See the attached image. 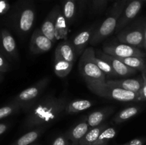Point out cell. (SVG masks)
I'll return each instance as SVG.
<instances>
[{
	"label": "cell",
	"instance_id": "1",
	"mask_svg": "<svg viewBox=\"0 0 146 145\" xmlns=\"http://www.w3.org/2000/svg\"><path fill=\"white\" fill-rule=\"evenodd\" d=\"M68 102V98L65 96L47 95L41 97L26 112L24 128L31 129L38 127H48L65 113Z\"/></svg>",
	"mask_w": 146,
	"mask_h": 145
},
{
	"label": "cell",
	"instance_id": "2",
	"mask_svg": "<svg viewBox=\"0 0 146 145\" xmlns=\"http://www.w3.org/2000/svg\"><path fill=\"white\" fill-rule=\"evenodd\" d=\"M128 1V0H118L114 3L104 21L96 28L89 43L91 45H97L115 32L118 20Z\"/></svg>",
	"mask_w": 146,
	"mask_h": 145
},
{
	"label": "cell",
	"instance_id": "3",
	"mask_svg": "<svg viewBox=\"0 0 146 145\" xmlns=\"http://www.w3.org/2000/svg\"><path fill=\"white\" fill-rule=\"evenodd\" d=\"M36 11L32 3L29 0H20L12 14L13 26L19 35L27 36L33 28Z\"/></svg>",
	"mask_w": 146,
	"mask_h": 145
},
{
	"label": "cell",
	"instance_id": "4",
	"mask_svg": "<svg viewBox=\"0 0 146 145\" xmlns=\"http://www.w3.org/2000/svg\"><path fill=\"white\" fill-rule=\"evenodd\" d=\"M95 53L94 48H86L78 63V70L87 86L104 83L107 80L106 75L93 61V55Z\"/></svg>",
	"mask_w": 146,
	"mask_h": 145
},
{
	"label": "cell",
	"instance_id": "5",
	"mask_svg": "<svg viewBox=\"0 0 146 145\" xmlns=\"http://www.w3.org/2000/svg\"><path fill=\"white\" fill-rule=\"evenodd\" d=\"M88 89L96 95L122 102H141L140 93L124 90L108 82L88 86Z\"/></svg>",
	"mask_w": 146,
	"mask_h": 145
},
{
	"label": "cell",
	"instance_id": "6",
	"mask_svg": "<svg viewBox=\"0 0 146 145\" xmlns=\"http://www.w3.org/2000/svg\"><path fill=\"white\" fill-rule=\"evenodd\" d=\"M49 77H44L29 86L23 90L18 94L11 102L19 105L21 110L27 112L30 107L41 98L43 92L49 84Z\"/></svg>",
	"mask_w": 146,
	"mask_h": 145
},
{
	"label": "cell",
	"instance_id": "7",
	"mask_svg": "<svg viewBox=\"0 0 146 145\" xmlns=\"http://www.w3.org/2000/svg\"><path fill=\"white\" fill-rule=\"evenodd\" d=\"M117 39L123 44L143 48L144 24L135 23L133 25L125 27L117 33Z\"/></svg>",
	"mask_w": 146,
	"mask_h": 145
},
{
	"label": "cell",
	"instance_id": "8",
	"mask_svg": "<svg viewBox=\"0 0 146 145\" xmlns=\"http://www.w3.org/2000/svg\"><path fill=\"white\" fill-rule=\"evenodd\" d=\"M103 51L116 58L128 57H142L145 58L146 53L141 48L132 46L128 44L112 42L105 44L103 46Z\"/></svg>",
	"mask_w": 146,
	"mask_h": 145
},
{
	"label": "cell",
	"instance_id": "9",
	"mask_svg": "<svg viewBox=\"0 0 146 145\" xmlns=\"http://www.w3.org/2000/svg\"><path fill=\"white\" fill-rule=\"evenodd\" d=\"M142 6L143 1L141 0H128L118 20L115 33H118L123 29L136 17L142 8Z\"/></svg>",
	"mask_w": 146,
	"mask_h": 145
},
{
	"label": "cell",
	"instance_id": "10",
	"mask_svg": "<svg viewBox=\"0 0 146 145\" xmlns=\"http://www.w3.org/2000/svg\"><path fill=\"white\" fill-rule=\"evenodd\" d=\"M54 43L46 36L40 28L33 32L29 43V51L33 55L48 52L52 48Z\"/></svg>",
	"mask_w": 146,
	"mask_h": 145
},
{
	"label": "cell",
	"instance_id": "11",
	"mask_svg": "<svg viewBox=\"0 0 146 145\" xmlns=\"http://www.w3.org/2000/svg\"><path fill=\"white\" fill-rule=\"evenodd\" d=\"M96 55L107 61L111 65V67L115 71V72H116L118 77L130 76V75H135L138 72L137 70L133 69V68L124 64L118 58L109 55V54L106 53L104 51H96Z\"/></svg>",
	"mask_w": 146,
	"mask_h": 145
},
{
	"label": "cell",
	"instance_id": "12",
	"mask_svg": "<svg viewBox=\"0 0 146 145\" xmlns=\"http://www.w3.org/2000/svg\"><path fill=\"white\" fill-rule=\"evenodd\" d=\"M0 45L4 55L10 59L19 60L17 43L11 33L6 28L0 31Z\"/></svg>",
	"mask_w": 146,
	"mask_h": 145
},
{
	"label": "cell",
	"instance_id": "13",
	"mask_svg": "<svg viewBox=\"0 0 146 145\" xmlns=\"http://www.w3.org/2000/svg\"><path fill=\"white\" fill-rule=\"evenodd\" d=\"M60 6L56 5L54 7L45 20L44 21L41 26L40 28L41 32L44 34L46 37H48L53 43H55L56 41V19L59 11H61Z\"/></svg>",
	"mask_w": 146,
	"mask_h": 145
},
{
	"label": "cell",
	"instance_id": "14",
	"mask_svg": "<svg viewBox=\"0 0 146 145\" xmlns=\"http://www.w3.org/2000/svg\"><path fill=\"white\" fill-rule=\"evenodd\" d=\"M96 27H91L78 33L71 41V44L75 50L76 56H81L86 48L87 45L90 43Z\"/></svg>",
	"mask_w": 146,
	"mask_h": 145
},
{
	"label": "cell",
	"instance_id": "15",
	"mask_svg": "<svg viewBox=\"0 0 146 145\" xmlns=\"http://www.w3.org/2000/svg\"><path fill=\"white\" fill-rule=\"evenodd\" d=\"M106 82L111 85L119 87L126 90L140 93L143 85V78L141 75L138 78H134L107 80Z\"/></svg>",
	"mask_w": 146,
	"mask_h": 145
},
{
	"label": "cell",
	"instance_id": "16",
	"mask_svg": "<svg viewBox=\"0 0 146 145\" xmlns=\"http://www.w3.org/2000/svg\"><path fill=\"white\" fill-rule=\"evenodd\" d=\"M90 127L87 123L86 119H84L74 125L66 134L67 137L71 142V145H78L79 142L89 130Z\"/></svg>",
	"mask_w": 146,
	"mask_h": 145
},
{
	"label": "cell",
	"instance_id": "17",
	"mask_svg": "<svg viewBox=\"0 0 146 145\" xmlns=\"http://www.w3.org/2000/svg\"><path fill=\"white\" fill-rule=\"evenodd\" d=\"M46 126L38 127L33 128L29 129V131L20 136L19 139H17L14 143L11 145H31L32 144L35 143L36 140H38L41 135L44 133L46 130Z\"/></svg>",
	"mask_w": 146,
	"mask_h": 145
},
{
	"label": "cell",
	"instance_id": "18",
	"mask_svg": "<svg viewBox=\"0 0 146 145\" xmlns=\"http://www.w3.org/2000/svg\"><path fill=\"white\" fill-rule=\"evenodd\" d=\"M114 107H107L91 112L86 118L90 128L95 127L104 122V121L114 112Z\"/></svg>",
	"mask_w": 146,
	"mask_h": 145
},
{
	"label": "cell",
	"instance_id": "19",
	"mask_svg": "<svg viewBox=\"0 0 146 145\" xmlns=\"http://www.w3.org/2000/svg\"><path fill=\"white\" fill-rule=\"evenodd\" d=\"M55 55H58L73 64H74L77 57L71 41L68 40H64L57 45L55 51Z\"/></svg>",
	"mask_w": 146,
	"mask_h": 145
},
{
	"label": "cell",
	"instance_id": "20",
	"mask_svg": "<svg viewBox=\"0 0 146 145\" xmlns=\"http://www.w3.org/2000/svg\"><path fill=\"white\" fill-rule=\"evenodd\" d=\"M94 103L91 100L85 99H76L68 102L65 109V114L74 115L79 113L93 106Z\"/></svg>",
	"mask_w": 146,
	"mask_h": 145
},
{
	"label": "cell",
	"instance_id": "21",
	"mask_svg": "<svg viewBox=\"0 0 146 145\" xmlns=\"http://www.w3.org/2000/svg\"><path fill=\"white\" fill-rule=\"evenodd\" d=\"M108 127H109V124L104 122L98 126L90 128L85 136L80 141L78 145H93L98 139V136L102 133L103 131Z\"/></svg>",
	"mask_w": 146,
	"mask_h": 145
},
{
	"label": "cell",
	"instance_id": "22",
	"mask_svg": "<svg viewBox=\"0 0 146 145\" xmlns=\"http://www.w3.org/2000/svg\"><path fill=\"white\" fill-rule=\"evenodd\" d=\"M74 64L66 61L58 55L54 56V72L58 77L64 78L71 72Z\"/></svg>",
	"mask_w": 146,
	"mask_h": 145
},
{
	"label": "cell",
	"instance_id": "23",
	"mask_svg": "<svg viewBox=\"0 0 146 145\" xmlns=\"http://www.w3.org/2000/svg\"><path fill=\"white\" fill-rule=\"evenodd\" d=\"M141 110V106H137V105H133V106H129L128 107H125L118 112L113 118L112 121L116 125L121 124L128 119H131L132 117H135V115H138Z\"/></svg>",
	"mask_w": 146,
	"mask_h": 145
},
{
	"label": "cell",
	"instance_id": "24",
	"mask_svg": "<svg viewBox=\"0 0 146 145\" xmlns=\"http://www.w3.org/2000/svg\"><path fill=\"white\" fill-rule=\"evenodd\" d=\"M77 0H64L63 1L62 11L65 19L68 26L74 23L76 13Z\"/></svg>",
	"mask_w": 146,
	"mask_h": 145
},
{
	"label": "cell",
	"instance_id": "25",
	"mask_svg": "<svg viewBox=\"0 0 146 145\" xmlns=\"http://www.w3.org/2000/svg\"><path fill=\"white\" fill-rule=\"evenodd\" d=\"M68 26L65 19L62 11H59L56 24V38L57 39L66 40L68 32Z\"/></svg>",
	"mask_w": 146,
	"mask_h": 145
},
{
	"label": "cell",
	"instance_id": "26",
	"mask_svg": "<svg viewBox=\"0 0 146 145\" xmlns=\"http://www.w3.org/2000/svg\"><path fill=\"white\" fill-rule=\"evenodd\" d=\"M121 61L128 66L139 71H143L146 68V61L142 57H128L118 58Z\"/></svg>",
	"mask_w": 146,
	"mask_h": 145
},
{
	"label": "cell",
	"instance_id": "27",
	"mask_svg": "<svg viewBox=\"0 0 146 145\" xmlns=\"http://www.w3.org/2000/svg\"><path fill=\"white\" fill-rule=\"evenodd\" d=\"M93 61H94V63L98 65V68L105 73V75H106V78L107 77H108V78H115V77H118V75L116 74V72H115V71L113 69L111 65H110L107 61H106L105 60L102 59V58H99V57H97L96 55V53L93 55Z\"/></svg>",
	"mask_w": 146,
	"mask_h": 145
},
{
	"label": "cell",
	"instance_id": "28",
	"mask_svg": "<svg viewBox=\"0 0 146 145\" xmlns=\"http://www.w3.org/2000/svg\"><path fill=\"white\" fill-rule=\"evenodd\" d=\"M115 135L116 130L115 128L108 127L103 131L102 133L98 136V139L93 145H108L109 142L115 137Z\"/></svg>",
	"mask_w": 146,
	"mask_h": 145
},
{
	"label": "cell",
	"instance_id": "29",
	"mask_svg": "<svg viewBox=\"0 0 146 145\" xmlns=\"http://www.w3.org/2000/svg\"><path fill=\"white\" fill-rule=\"evenodd\" d=\"M20 110H21V109L19 105L11 102L9 105L0 107V119L8 117L14 114L17 113Z\"/></svg>",
	"mask_w": 146,
	"mask_h": 145
},
{
	"label": "cell",
	"instance_id": "30",
	"mask_svg": "<svg viewBox=\"0 0 146 145\" xmlns=\"http://www.w3.org/2000/svg\"><path fill=\"white\" fill-rule=\"evenodd\" d=\"M108 0H92L93 9L96 13H101L105 10Z\"/></svg>",
	"mask_w": 146,
	"mask_h": 145
},
{
	"label": "cell",
	"instance_id": "31",
	"mask_svg": "<svg viewBox=\"0 0 146 145\" xmlns=\"http://www.w3.org/2000/svg\"><path fill=\"white\" fill-rule=\"evenodd\" d=\"M51 145H71V142L66 135L61 134L54 139Z\"/></svg>",
	"mask_w": 146,
	"mask_h": 145
},
{
	"label": "cell",
	"instance_id": "32",
	"mask_svg": "<svg viewBox=\"0 0 146 145\" xmlns=\"http://www.w3.org/2000/svg\"><path fill=\"white\" fill-rule=\"evenodd\" d=\"M9 70V64L5 57L0 53V72H6Z\"/></svg>",
	"mask_w": 146,
	"mask_h": 145
},
{
	"label": "cell",
	"instance_id": "33",
	"mask_svg": "<svg viewBox=\"0 0 146 145\" xmlns=\"http://www.w3.org/2000/svg\"><path fill=\"white\" fill-rule=\"evenodd\" d=\"M142 75L143 78V85L142 90L140 92V95H141V102L142 101H146V68L143 71H142Z\"/></svg>",
	"mask_w": 146,
	"mask_h": 145
},
{
	"label": "cell",
	"instance_id": "34",
	"mask_svg": "<svg viewBox=\"0 0 146 145\" xmlns=\"http://www.w3.org/2000/svg\"><path fill=\"white\" fill-rule=\"evenodd\" d=\"M146 143V137H138L133 139L128 142L120 145H144Z\"/></svg>",
	"mask_w": 146,
	"mask_h": 145
},
{
	"label": "cell",
	"instance_id": "35",
	"mask_svg": "<svg viewBox=\"0 0 146 145\" xmlns=\"http://www.w3.org/2000/svg\"><path fill=\"white\" fill-rule=\"evenodd\" d=\"M8 127L9 125L7 123H0V136L7 132Z\"/></svg>",
	"mask_w": 146,
	"mask_h": 145
},
{
	"label": "cell",
	"instance_id": "36",
	"mask_svg": "<svg viewBox=\"0 0 146 145\" xmlns=\"http://www.w3.org/2000/svg\"><path fill=\"white\" fill-rule=\"evenodd\" d=\"M143 48L146 51V21L144 23V44Z\"/></svg>",
	"mask_w": 146,
	"mask_h": 145
},
{
	"label": "cell",
	"instance_id": "37",
	"mask_svg": "<svg viewBox=\"0 0 146 145\" xmlns=\"http://www.w3.org/2000/svg\"><path fill=\"white\" fill-rule=\"evenodd\" d=\"M88 1V0H77V1L79 3V4L81 6V7H84V6L86 4Z\"/></svg>",
	"mask_w": 146,
	"mask_h": 145
},
{
	"label": "cell",
	"instance_id": "38",
	"mask_svg": "<svg viewBox=\"0 0 146 145\" xmlns=\"http://www.w3.org/2000/svg\"><path fill=\"white\" fill-rule=\"evenodd\" d=\"M31 145H39V144H38V143H34V144H31Z\"/></svg>",
	"mask_w": 146,
	"mask_h": 145
},
{
	"label": "cell",
	"instance_id": "39",
	"mask_svg": "<svg viewBox=\"0 0 146 145\" xmlns=\"http://www.w3.org/2000/svg\"><path fill=\"white\" fill-rule=\"evenodd\" d=\"M1 72H0V80H1V78H2V77H1Z\"/></svg>",
	"mask_w": 146,
	"mask_h": 145
},
{
	"label": "cell",
	"instance_id": "40",
	"mask_svg": "<svg viewBox=\"0 0 146 145\" xmlns=\"http://www.w3.org/2000/svg\"><path fill=\"white\" fill-rule=\"evenodd\" d=\"M108 1H118V0H108Z\"/></svg>",
	"mask_w": 146,
	"mask_h": 145
},
{
	"label": "cell",
	"instance_id": "41",
	"mask_svg": "<svg viewBox=\"0 0 146 145\" xmlns=\"http://www.w3.org/2000/svg\"><path fill=\"white\" fill-rule=\"evenodd\" d=\"M141 1H145V2H146V0H141Z\"/></svg>",
	"mask_w": 146,
	"mask_h": 145
}]
</instances>
